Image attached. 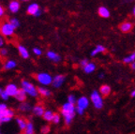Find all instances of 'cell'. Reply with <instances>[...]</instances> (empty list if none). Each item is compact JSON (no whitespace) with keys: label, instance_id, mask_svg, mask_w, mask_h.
I'll return each mask as SVG.
<instances>
[{"label":"cell","instance_id":"6da1fadb","mask_svg":"<svg viewBox=\"0 0 135 134\" xmlns=\"http://www.w3.org/2000/svg\"><path fill=\"white\" fill-rule=\"evenodd\" d=\"M75 107H74L73 103H70V102H66L65 104L62 106V109H61V113L63 115L64 119H65V123L66 125H70L71 123L72 119L74 118L75 116Z\"/></svg>","mask_w":135,"mask_h":134},{"label":"cell","instance_id":"7a4b0ae2","mask_svg":"<svg viewBox=\"0 0 135 134\" xmlns=\"http://www.w3.org/2000/svg\"><path fill=\"white\" fill-rule=\"evenodd\" d=\"M21 84H22V88H23L25 92L27 93L28 96L32 97V98H36V97L38 96V88L35 87L30 82H28V81H26V80H23Z\"/></svg>","mask_w":135,"mask_h":134},{"label":"cell","instance_id":"3957f363","mask_svg":"<svg viewBox=\"0 0 135 134\" xmlns=\"http://www.w3.org/2000/svg\"><path fill=\"white\" fill-rule=\"evenodd\" d=\"M16 28L11 25V22H6L0 26V33L4 37H11L14 35V31Z\"/></svg>","mask_w":135,"mask_h":134},{"label":"cell","instance_id":"277c9868","mask_svg":"<svg viewBox=\"0 0 135 134\" xmlns=\"http://www.w3.org/2000/svg\"><path fill=\"white\" fill-rule=\"evenodd\" d=\"M36 79L40 84H41L42 85H49V84H52L53 82V78L49 73L46 72H42V73H38L36 76Z\"/></svg>","mask_w":135,"mask_h":134},{"label":"cell","instance_id":"5b68a950","mask_svg":"<svg viewBox=\"0 0 135 134\" xmlns=\"http://www.w3.org/2000/svg\"><path fill=\"white\" fill-rule=\"evenodd\" d=\"M90 99L92 103L94 104V106L97 108V109H101L102 106H103V101L101 99L100 95L99 94V92L97 91H93L90 95Z\"/></svg>","mask_w":135,"mask_h":134},{"label":"cell","instance_id":"8992f818","mask_svg":"<svg viewBox=\"0 0 135 134\" xmlns=\"http://www.w3.org/2000/svg\"><path fill=\"white\" fill-rule=\"evenodd\" d=\"M27 13L30 15H33V16L38 17L41 14V11H40V8L38 4L32 3V4H30L29 6L27 7Z\"/></svg>","mask_w":135,"mask_h":134},{"label":"cell","instance_id":"52a82bcc","mask_svg":"<svg viewBox=\"0 0 135 134\" xmlns=\"http://www.w3.org/2000/svg\"><path fill=\"white\" fill-rule=\"evenodd\" d=\"M66 77L64 75H56L53 78V82H52V85L55 88H59L61 87L62 84L65 82Z\"/></svg>","mask_w":135,"mask_h":134},{"label":"cell","instance_id":"ba28073f","mask_svg":"<svg viewBox=\"0 0 135 134\" xmlns=\"http://www.w3.org/2000/svg\"><path fill=\"white\" fill-rule=\"evenodd\" d=\"M132 28H133V25L131 22H123L119 25V29L123 33H129V32H131L132 30Z\"/></svg>","mask_w":135,"mask_h":134},{"label":"cell","instance_id":"9c48e42d","mask_svg":"<svg viewBox=\"0 0 135 134\" xmlns=\"http://www.w3.org/2000/svg\"><path fill=\"white\" fill-rule=\"evenodd\" d=\"M5 90L9 95V97H15V95L17 94V92L19 90V88L17 87V85H15L14 84H9L6 86Z\"/></svg>","mask_w":135,"mask_h":134},{"label":"cell","instance_id":"30bf717a","mask_svg":"<svg viewBox=\"0 0 135 134\" xmlns=\"http://www.w3.org/2000/svg\"><path fill=\"white\" fill-rule=\"evenodd\" d=\"M20 8H21V5H20V3L18 2V1H16V0H12V1L9 3V5H8V9L12 13L18 12V11H20Z\"/></svg>","mask_w":135,"mask_h":134},{"label":"cell","instance_id":"8fae6325","mask_svg":"<svg viewBox=\"0 0 135 134\" xmlns=\"http://www.w3.org/2000/svg\"><path fill=\"white\" fill-rule=\"evenodd\" d=\"M47 57H48L50 60L55 62V63L60 62V60H61V56H60L58 54H56L55 52H53V51H49V52H47Z\"/></svg>","mask_w":135,"mask_h":134},{"label":"cell","instance_id":"7c38bea8","mask_svg":"<svg viewBox=\"0 0 135 134\" xmlns=\"http://www.w3.org/2000/svg\"><path fill=\"white\" fill-rule=\"evenodd\" d=\"M26 96H27V93L25 92L23 88H21V89L18 90L17 94L15 95V98H16V99L18 101L23 102V101H25V99H26Z\"/></svg>","mask_w":135,"mask_h":134},{"label":"cell","instance_id":"4fadbf2b","mask_svg":"<svg viewBox=\"0 0 135 134\" xmlns=\"http://www.w3.org/2000/svg\"><path fill=\"white\" fill-rule=\"evenodd\" d=\"M88 104H89V101L85 97H81L80 99L77 100V106L81 107L84 110H85L88 107Z\"/></svg>","mask_w":135,"mask_h":134},{"label":"cell","instance_id":"5bb4252c","mask_svg":"<svg viewBox=\"0 0 135 134\" xmlns=\"http://www.w3.org/2000/svg\"><path fill=\"white\" fill-rule=\"evenodd\" d=\"M18 52H19L22 58L27 59L28 57H29V52H28L27 49L25 48V46H23V45H19V46H18Z\"/></svg>","mask_w":135,"mask_h":134},{"label":"cell","instance_id":"9a60e30c","mask_svg":"<svg viewBox=\"0 0 135 134\" xmlns=\"http://www.w3.org/2000/svg\"><path fill=\"white\" fill-rule=\"evenodd\" d=\"M45 112L44 107L42 105H36V106L33 108V113L37 116H42L43 113Z\"/></svg>","mask_w":135,"mask_h":134},{"label":"cell","instance_id":"2e32d148","mask_svg":"<svg viewBox=\"0 0 135 134\" xmlns=\"http://www.w3.org/2000/svg\"><path fill=\"white\" fill-rule=\"evenodd\" d=\"M54 114H55V113H54L52 111H50V110H45L44 113H43V115H42V117H43V119H44L45 121L52 122L53 117H54Z\"/></svg>","mask_w":135,"mask_h":134},{"label":"cell","instance_id":"e0dca14e","mask_svg":"<svg viewBox=\"0 0 135 134\" xmlns=\"http://www.w3.org/2000/svg\"><path fill=\"white\" fill-rule=\"evenodd\" d=\"M16 122H17V125H18V127H19L20 130L25 131V128H26V125H27V122L25 121V119L21 118V117H18L16 119Z\"/></svg>","mask_w":135,"mask_h":134},{"label":"cell","instance_id":"ac0fdd59","mask_svg":"<svg viewBox=\"0 0 135 134\" xmlns=\"http://www.w3.org/2000/svg\"><path fill=\"white\" fill-rule=\"evenodd\" d=\"M99 92H100V94L102 96L107 97L111 93V87L109 85H107V84H104V85H102L99 88Z\"/></svg>","mask_w":135,"mask_h":134},{"label":"cell","instance_id":"d6986e66","mask_svg":"<svg viewBox=\"0 0 135 134\" xmlns=\"http://www.w3.org/2000/svg\"><path fill=\"white\" fill-rule=\"evenodd\" d=\"M98 13H99V16L102 17V18H108V17L110 16L109 11H108L106 8H104V7H100V8H99V11H98Z\"/></svg>","mask_w":135,"mask_h":134},{"label":"cell","instance_id":"ffe728a7","mask_svg":"<svg viewBox=\"0 0 135 134\" xmlns=\"http://www.w3.org/2000/svg\"><path fill=\"white\" fill-rule=\"evenodd\" d=\"M95 69H96L95 64L90 63V62H88V63H87V65L84 67V71L85 72V73H92Z\"/></svg>","mask_w":135,"mask_h":134},{"label":"cell","instance_id":"44dd1931","mask_svg":"<svg viewBox=\"0 0 135 134\" xmlns=\"http://www.w3.org/2000/svg\"><path fill=\"white\" fill-rule=\"evenodd\" d=\"M38 94L41 95L42 97H45V98H48V97H50L51 95H52L50 90H48V89L45 87H42V86L38 87Z\"/></svg>","mask_w":135,"mask_h":134},{"label":"cell","instance_id":"7402d4cb","mask_svg":"<svg viewBox=\"0 0 135 134\" xmlns=\"http://www.w3.org/2000/svg\"><path fill=\"white\" fill-rule=\"evenodd\" d=\"M16 66H17V63L14 60H8L6 63L4 64V69H7V70H8V69H14Z\"/></svg>","mask_w":135,"mask_h":134},{"label":"cell","instance_id":"603a6c76","mask_svg":"<svg viewBox=\"0 0 135 134\" xmlns=\"http://www.w3.org/2000/svg\"><path fill=\"white\" fill-rule=\"evenodd\" d=\"M105 51H106L105 47H103L102 45H98V46L92 51V52H91V55H92V56H94V55H96L97 54H99V52H104Z\"/></svg>","mask_w":135,"mask_h":134},{"label":"cell","instance_id":"cb8c5ba5","mask_svg":"<svg viewBox=\"0 0 135 134\" xmlns=\"http://www.w3.org/2000/svg\"><path fill=\"white\" fill-rule=\"evenodd\" d=\"M35 132L34 130V125L32 122H27V125H26V128L25 130V133L26 134H33Z\"/></svg>","mask_w":135,"mask_h":134},{"label":"cell","instance_id":"d4e9b609","mask_svg":"<svg viewBox=\"0 0 135 134\" xmlns=\"http://www.w3.org/2000/svg\"><path fill=\"white\" fill-rule=\"evenodd\" d=\"M19 109H20V111H22V112H27V111H29V110L31 109V105H30L29 103L23 101V102H22V104L20 105Z\"/></svg>","mask_w":135,"mask_h":134},{"label":"cell","instance_id":"484cf974","mask_svg":"<svg viewBox=\"0 0 135 134\" xmlns=\"http://www.w3.org/2000/svg\"><path fill=\"white\" fill-rule=\"evenodd\" d=\"M123 61H124V63H132L133 61H135V52H132L129 56L125 57Z\"/></svg>","mask_w":135,"mask_h":134},{"label":"cell","instance_id":"4316f807","mask_svg":"<svg viewBox=\"0 0 135 134\" xmlns=\"http://www.w3.org/2000/svg\"><path fill=\"white\" fill-rule=\"evenodd\" d=\"M12 117H8V116H5L2 113H0V126H1V124L3 123H7V122H9L11 120Z\"/></svg>","mask_w":135,"mask_h":134},{"label":"cell","instance_id":"83f0119b","mask_svg":"<svg viewBox=\"0 0 135 134\" xmlns=\"http://www.w3.org/2000/svg\"><path fill=\"white\" fill-rule=\"evenodd\" d=\"M60 121H61V116H60V114H59V113H55L52 122H53L54 124H59Z\"/></svg>","mask_w":135,"mask_h":134},{"label":"cell","instance_id":"f1b7e54d","mask_svg":"<svg viewBox=\"0 0 135 134\" xmlns=\"http://www.w3.org/2000/svg\"><path fill=\"white\" fill-rule=\"evenodd\" d=\"M9 22H11V25H12L15 28H18L20 26V22L17 18H11V19L9 20Z\"/></svg>","mask_w":135,"mask_h":134},{"label":"cell","instance_id":"f546056e","mask_svg":"<svg viewBox=\"0 0 135 134\" xmlns=\"http://www.w3.org/2000/svg\"><path fill=\"white\" fill-rule=\"evenodd\" d=\"M0 98L2 99H4V100H8V98H9V95L6 92V90H2V92L0 94Z\"/></svg>","mask_w":135,"mask_h":134},{"label":"cell","instance_id":"4dcf8cb0","mask_svg":"<svg viewBox=\"0 0 135 134\" xmlns=\"http://www.w3.org/2000/svg\"><path fill=\"white\" fill-rule=\"evenodd\" d=\"M68 101L70 103H75L76 102V99H75V97L73 96V95H70V96L68 97Z\"/></svg>","mask_w":135,"mask_h":134},{"label":"cell","instance_id":"1f68e13d","mask_svg":"<svg viewBox=\"0 0 135 134\" xmlns=\"http://www.w3.org/2000/svg\"><path fill=\"white\" fill-rule=\"evenodd\" d=\"M8 55V50L5 48H1L0 49V56H6V55Z\"/></svg>","mask_w":135,"mask_h":134},{"label":"cell","instance_id":"d6a6232c","mask_svg":"<svg viewBox=\"0 0 135 134\" xmlns=\"http://www.w3.org/2000/svg\"><path fill=\"white\" fill-rule=\"evenodd\" d=\"M75 111H76V113H78V114H83V113H84V110L83 109V108H81V107L76 106L75 107Z\"/></svg>","mask_w":135,"mask_h":134},{"label":"cell","instance_id":"836d02e7","mask_svg":"<svg viewBox=\"0 0 135 134\" xmlns=\"http://www.w3.org/2000/svg\"><path fill=\"white\" fill-rule=\"evenodd\" d=\"M33 52L36 55H41V54H42V52H41V50H40V48H34L33 49Z\"/></svg>","mask_w":135,"mask_h":134},{"label":"cell","instance_id":"e575fe53","mask_svg":"<svg viewBox=\"0 0 135 134\" xmlns=\"http://www.w3.org/2000/svg\"><path fill=\"white\" fill-rule=\"evenodd\" d=\"M8 109V107L5 103H0V113H3Z\"/></svg>","mask_w":135,"mask_h":134},{"label":"cell","instance_id":"d590c367","mask_svg":"<svg viewBox=\"0 0 135 134\" xmlns=\"http://www.w3.org/2000/svg\"><path fill=\"white\" fill-rule=\"evenodd\" d=\"M87 63H88V61H87V59H83V60L80 62V66H81V67L84 68V66H86V65H87Z\"/></svg>","mask_w":135,"mask_h":134},{"label":"cell","instance_id":"8d00e7d4","mask_svg":"<svg viewBox=\"0 0 135 134\" xmlns=\"http://www.w3.org/2000/svg\"><path fill=\"white\" fill-rule=\"evenodd\" d=\"M49 130H50L49 127H48V126H45V127H43V128H42L41 132H42V133H48Z\"/></svg>","mask_w":135,"mask_h":134},{"label":"cell","instance_id":"74e56055","mask_svg":"<svg viewBox=\"0 0 135 134\" xmlns=\"http://www.w3.org/2000/svg\"><path fill=\"white\" fill-rule=\"evenodd\" d=\"M4 13H5V11H4V8H3L1 5H0V18L4 15Z\"/></svg>","mask_w":135,"mask_h":134},{"label":"cell","instance_id":"f35d334b","mask_svg":"<svg viewBox=\"0 0 135 134\" xmlns=\"http://www.w3.org/2000/svg\"><path fill=\"white\" fill-rule=\"evenodd\" d=\"M4 45V39H3L2 35H0V47H2Z\"/></svg>","mask_w":135,"mask_h":134},{"label":"cell","instance_id":"ab89813d","mask_svg":"<svg viewBox=\"0 0 135 134\" xmlns=\"http://www.w3.org/2000/svg\"><path fill=\"white\" fill-rule=\"evenodd\" d=\"M131 69H134V70H135V61H133L132 63L131 64Z\"/></svg>","mask_w":135,"mask_h":134},{"label":"cell","instance_id":"60d3db41","mask_svg":"<svg viewBox=\"0 0 135 134\" xmlns=\"http://www.w3.org/2000/svg\"><path fill=\"white\" fill-rule=\"evenodd\" d=\"M131 97H132V98H134V97H135V89L132 91V92H131Z\"/></svg>","mask_w":135,"mask_h":134},{"label":"cell","instance_id":"b9f144b4","mask_svg":"<svg viewBox=\"0 0 135 134\" xmlns=\"http://www.w3.org/2000/svg\"><path fill=\"white\" fill-rule=\"evenodd\" d=\"M99 78H100V79H101V78H103V74H102V73L99 74Z\"/></svg>","mask_w":135,"mask_h":134},{"label":"cell","instance_id":"7bdbcfd3","mask_svg":"<svg viewBox=\"0 0 135 134\" xmlns=\"http://www.w3.org/2000/svg\"><path fill=\"white\" fill-rule=\"evenodd\" d=\"M133 15H134V16H135V7H134V8H133Z\"/></svg>","mask_w":135,"mask_h":134},{"label":"cell","instance_id":"ee69618b","mask_svg":"<svg viewBox=\"0 0 135 134\" xmlns=\"http://www.w3.org/2000/svg\"><path fill=\"white\" fill-rule=\"evenodd\" d=\"M2 90H3L2 88H0V94H1V92H2Z\"/></svg>","mask_w":135,"mask_h":134},{"label":"cell","instance_id":"f6af8a7d","mask_svg":"<svg viewBox=\"0 0 135 134\" xmlns=\"http://www.w3.org/2000/svg\"><path fill=\"white\" fill-rule=\"evenodd\" d=\"M22 1H27V0H22Z\"/></svg>","mask_w":135,"mask_h":134}]
</instances>
